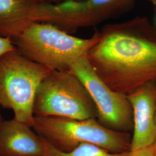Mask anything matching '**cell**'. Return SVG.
I'll list each match as a JSON object with an SVG mask.
<instances>
[{
	"label": "cell",
	"instance_id": "1",
	"mask_svg": "<svg viewBox=\"0 0 156 156\" xmlns=\"http://www.w3.org/2000/svg\"><path fill=\"white\" fill-rule=\"evenodd\" d=\"M87 57L112 89L127 95L156 82V28L146 17L108 24Z\"/></svg>",
	"mask_w": 156,
	"mask_h": 156
},
{
	"label": "cell",
	"instance_id": "2",
	"mask_svg": "<svg viewBox=\"0 0 156 156\" xmlns=\"http://www.w3.org/2000/svg\"><path fill=\"white\" fill-rule=\"evenodd\" d=\"M99 38L98 31L89 38H81L49 23L34 22L12 41L17 50L29 60L51 71H68L87 55Z\"/></svg>",
	"mask_w": 156,
	"mask_h": 156
},
{
	"label": "cell",
	"instance_id": "3",
	"mask_svg": "<svg viewBox=\"0 0 156 156\" xmlns=\"http://www.w3.org/2000/svg\"><path fill=\"white\" fill-rule=\"evenodd\" d=\"M32 128L51 146L64 152L82 144L97 145L112 153L130 151L131 134L106 127L94 118L76 120L34 115Z\"/></svg>",
	"mask_w": 156,
	"mask_h": 156
},
{
	"label": "cell",
	"instance_id": "4",
	"mask_svg": "<svg viewBox=\"0 0 156 156\" xmlns=\"http://www.w3.org/2000/svg\"><path fill=\"white\" fill-rule=\"evenodd\" d=\"M17 49L0 56V105L14 118L32 127L34 104L39 85L51 73Z\"/></svg>",
	"mask_w": 156,
	"mask_h": 156
},
{
	"label": "cell",
	"instance_id": "5",
	"mask_svg": "<svg viewBox=\"0 0 156 156\" xmlns=\"http://www.w3.org/2000/svg\"><path fill=\"white\" fill-rule=\"evenodd\" d=\"M34 115L85 120L98 117L94 103L82 82L68 71H51L39 85Z\"/></svg>",
	"mask_w": 156,
	"mask_h": 156
},
{
	"label": "cell",
	"instance_id": "6",
	"mask_svg": "<svg viewBox=\"0 0 156 156\" xmlns=\"http://www.w3.org/2000/svg\"><path fill=\"white\" fill-rule=\"evenodd\" d=\"M134 0H68L37 2L35 22L49 23L67 33L94 27L129 10Z\"/></svg>",
	"mask_w": 156,
	"mask_h": 156
},
{
	"label": "cell",
	"instance_id": "7",
	"mask_svg": "<svg viewBox=\"0 0 156 156\" xmlns=\"http://www.w3.org/2000/svg\"><path fill=\"white\" fill-rule=\"evenodd\" d=\"M69 71L83 83L98 112L97 120L115 131L133 130V109L127 95L109 87L98 75L87 56L73 63Z\"/></svg>",
	"mask_w": 156,
	"mask_h": 156
},
{
	"label": "cell",
	"instance_id": "8",
	"mask_svg": "<svg viewBox=\"0 0 156 156\" xmlns=\"http://www.w3.org/2000/svg\"><path fill=\"white\" fill-rule=\"evenodd\" d=\"M127 97L133 113L130 151L154 145L156 139V82L146 84Z\"/></svg>",
	"mask_w": 156,
	"mask_h": 156
},
{
	"label": "cell",
	"instance_id": "9",
	"mask_svg": "<svg viewBox=\"0 0 156 156\" xmlns=\"http://www.w3.org/2000/svg\"><path fill=\"white\" fill-rule=\"evenodd\" d=\"M31 128L15 118L3 121L0 156H42V138Z\"/></svg>",
	"mask_w": 156,
	"mask_h": 156
},
{
	"label": "cell",
	"instance_id": "10",
	"mask_svg": "<svg viewBox=\"0 0 156 156\" xmlns=\"http://www.w3.org/2000/svg\"><path fill=\"white\" fill-rule=\"evenodd\" d=\"M37 0H0V37L13 39L34 21Z\"/></svg>",
	"mask_w": 156,
	"mask_h": 156
},
{
	"label": "cell",
	"instance_id": "11",
	"mask_svg": "<svg viewBox=\"0 0 156 156\" xmlns=\"http://www.w3.org/2000/svg\"><path fill=\"white\" fill-rule=\"evenodd\" d=\"M41 138L44 147L42 156H128L129 154V151L112 153L91 144H82L71 151L64 152L57 149L46 140Z\"/></svg>",
	"mask_w": 156,
	"mask_h": 156
},
{
	"label": "cell",
	"instance_id": "12",
	"mask_svg": "<svg viewBox=\"0 0 156 156\" xmlns=\"http://www.w3.org/2000/svg\"><path fill=\"white\" fill-rule=\"evenodd\" d=\"M16 49L12 39L9 38H2L0 37V56Z\"/></svg>",
	"mask_w": 156,
	"mask_h": 156
},
{
	"label": "cell",
	"instance_id": "13",
	"mask_svg": "<svg viewBox=\"0 0 156 156\" xmlns=\"http://www.w3.org/2000/svg\"><path fill=\"white\" fill-rule=\"evenodd\" d=\"M128 156H155L154 145L138 150L129 151Z\"/></svg>",
	"mask_w": 156,
	"mask_h": 156
},
{
	"label": "cell",
	"instance_id": "14",
	"mask_svg": "<svg viewBox=\"0 0 156 156\" xmlns=\"http://www.w3.org/2000/svg\"><path fill=\"white\" fill-rule=\"evenodd\" d=\"M68 0H37V1L41 2H46V3H56L62 1H65Z\"/></svg>",
	"mask_w": 156,
	"mask_h": 156
},
{
	"label": "cell",
	"instance_id": "15",
	"mask_svg": "<svg viewBox=\"0 0 156 156\" xmlns=\"http://www.w3.org/2000/svg\"><path fill=\"white\" fill-rule=\"evenodd\" d=\"M148 1H149L152 4H153L154 5H155L156 4V0H147Z\"/></svg>",
	"mask_w": 156,
	"mask_h": 156
},
{
	"label": "cell",
	"instance_id": "16",
	"mask_svg": "<svg viewBox=\"0 0 156 156\" xmlns=\"http://www.w3.org/2000/svg\"><path fill=\"white\" fill-rule=\"evenodd\" d=\"M0 106H1V105H0ZM3 121H4V120H2V117H1V114H0V130H1V127H2V124Z\"/></svg>",
	"mask_w": 156,
	"mask_h": 156
},
{
	"label": "cell",
	"instance_id": "17",
	"mask_svg": "<svg viewBox=\"0 0 156 156\" xmlns=\"http://www.w3.org/2000/svg\"><path fill=\"white\" fill-rule=\"evenodd\" d=\"M154 151H155V156H156V139L155 142L154 144Z\"/></svg>",
	"mask_w": 156,
	"mask_h": 156
},
{
	"label": "cell",
	"instance_id": "18",
	"mask_svg": "<svg viewBox=\"0 0 156 156\" xmlns=\"http://www.w3.org/2000/svg\"><path fill=\"white\" fill-rule=\"evenodd\" d=\"M155 122H156V115H155Z\"/></svg>",
	"mask_w": 156,
	"mask_h": 156
},
{
	"label": "cell",
	"instance_id": "19",
	"mask_svg": "<svg viewBox=\"0 0 156 156\" xmlns=\"http://www.w3.org/2000/svg\"><path fill=\"white\" fill-rule=\"evenodd\" d=\"M154 6H155V11H156V4Z\"/></svg>",
	"mask_w": 156,
	"mask_h": 156
}]
</instances>
